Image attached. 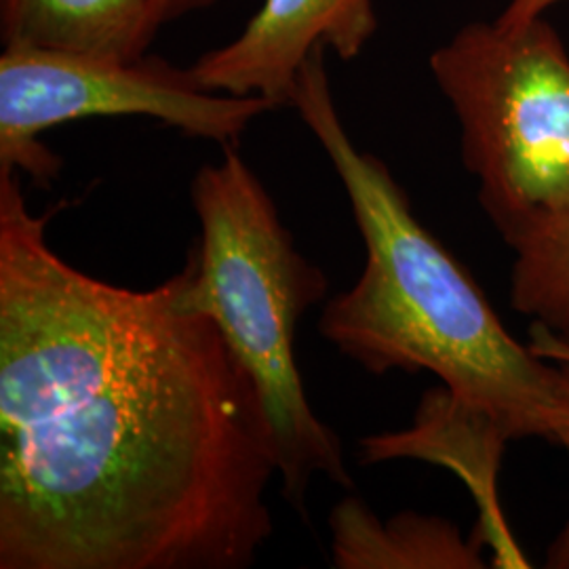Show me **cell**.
<instances>
[{
  "label": "cell",
  "mask_w": 569,
  "mask_h": 569,
  "mask_svg": "<svg viewBox=\"0 0 569 569\" xmlns=\"http://www.w3.org/2000/svg\"><path fill=\"white\" fill-rule=\"evenodd\" d=\"M53 211L0 171V569L251 568L277 456L190 262L103 283L49 247Z\"/></svg>",
  "instance_id": "1"
},
{
  "label": "cell",
  "mask_w": 569,
  "mask_h": 569,
  "mask_svg": "<svg viewBox=\"0 0 569 569\" xmlns=\"http://www.w3.org/2000/svg\"><path fill=\"white\" fill-rule=\"evenodd\" d=\"M289 106L323 146L366 244L359 281L319 319L327 342L373 376L428 371L512 439L557 446L566 416L559 367L510 336L467 268L416 218L387 164L352 142L326 49L302 66Z\"/></svg>",
  "instance_id": "2"
},
{
  "label": "cell",
  "mask_w": 569,
  "mask_h": 569,
  "mask_svg": "<svg viewBox=\"0 0 569 569\" xmlns=\"http://www.w3.org/2000/svg\"><path fill=\"white\" fill-rule=\"evenodd\" d=\"M190 197L201 224L188 253L190 302L213 319L258 390L281 493L306 515L315 475L352 488L340 439L312 411L296 361L300 319L326 298L327 277L298 251L237 146H226L220 163L197 171Z\"/></svg>",
  "instance_id": "3"
},
{
  "label": "cell",
  "mask_w": 569,
  "mask_h": 569,
  "mask_svg": "<svg viewBox=\"0 0 569 569\" xmlns=\"http://www.w3.org/2000/svg\"><path fill=\"white\" fill-rule=\"evenodd\" d=\"M462 161L507 244L569 199V53L545 18L472 21L432 51Z\"/></svg>",
  "instance_id": "4"
},
{
  "label": "cell",
  "mask_w": 569,
  "mask_h": 569,
  "mask_svg": "<svg viewBox=\"0 0 569 569\" xmlns=\"http://www.w3.org/2000/svg\"><path fill=\"white\" fill-rule=\"evenodd\" d=\"M274 110L260 96L204 89L192 68L154 56L138 60L66 56L4 47L0 56V171L49 188L61 159L41 142L58 124L93 117H150L188 138L237 146L247 127Z\"/></svg>",
  "instance_id": "5"
},
{
  "label": "cell",
  "mask_w": 569,
  "mask_h": 569,
  "mask_svg": "<svg viewBox=\"0 0 569 569\" xmlns=\"http://www.w3.org/2000/svg\"><path fill=\"white\" fill-rule=\"evenodd\" d=\"M376 30L373 0H262L234 41L207 51L190 68L209 91L260 96L283 108L319 49L352 60Z\"/></svg>",
  "instance_id": "6"
},
{
  "label": "cell",
  "mask_w": 569,
  "mask_h": 569,
  "mask_svg": "<svg viewBox=\"0 0 569 569\" xmlns=\"http://www.w3.org/2000/svg\"><path fill=\"white\" fill-rule=\"evenodd\" d=\"M509 441L512 437L493 416L439 387L422 397L411 427L361 439L359 460H420L449 468L475 498L479 523L472 538L491 549V566L521 569L529 568L528 557L515 542L498 498V475Z\"/></svg>",
  "instance_id": "7"
},
{
  "label": "cell",
  "mask_w": 569,
  "mask_h": 569,
  "mask_svg": "<svg viewBox=\"0 0 569 569\" xmlns=\"http://www.w3.org/2000/svg\"><path fill=\"white\" fill-rule=\"evenodd\" d=\"M164 23L152 0H0L4 47L143 58Z\"/></svg>",
  "instance_id": "8"
},
{
  "label": "cell",
  "mask_w": 569,
  "mask_h": 569,
  "mask_svg": "<svg viewBox=\"0 0 569 569\" xmlns=\"http://www.w3.org/2000/svg\"><path fill=\"white\" fill-rule=\"evenodd\" d=\"M331 561L338 569H483V547L439 517L401 512L380 521L348 496L329 515Z\"/></svg>",
  "instance_id": "9"
},
{
  "label": "cell",
  "mask_w": 569,
  "mask_h": 569,
  "mask_svg": "<svg viewBox=\"0 0 569 569\" xmlns=\"http://www.w3.org/2000/svg\"><path fill=\"white\" fill-rule=\"evenodd\" d=\"M509 247L515 251L510 305L531 323L569 338V199Z\"/></svg>",
  "instance_id": "10"
},
{
  "label": "cell",
  "mask_w": 569,
  "mask_h": 569,
  "mask_svg": "<svg viewBox=\"0 0 569 569\" xmlns=\"http://www.w3.org/2000/svg\"><path fill=\"white\" fill-rule=\"evenodd\" d=\"M529 346L533 352L545 357L550 363L559 367L561 385H563V425L557 437V446L568 449L569 453V338L550 331L547 327L531 323L529 327ZM549 566L557 569H569V519L566 528L557 536L549 550Z\"/></svg>",
  "instance_id": "11"
},
{
  "label": "cell",
  "mask_w": 569,
  "mask_h": 569,
  "mask_svg": "<svg viewBox=\"0 0 569 569\" xmlns=\"http://www.w3.org/2000/svg\"><path fill=\"white\" fill-rule=\"evenodd\" d=\"M563 0H510L507 9L498 16V20L505 23H526L538 20L545 16V11L559 4Z\"/></svg>",
  "instance_id": "12"
},
{
  "label": "cell",
  "mask_w": 569,
  "mask_h": 569,
  "mask_svg": "<svg viewBox=\"0 0 569 569\" xmlns=\"http://www.w3.org/2000/svg\"><path fill=\"white\" fill-rule=\"evenodd\" d=\"M218 0H152L159 18L163 20V23L169 21L182 20L190 13H197V11H204L209 7H213Z\"/></svg>",
  "instance_id": "13"
}]
</instances>
